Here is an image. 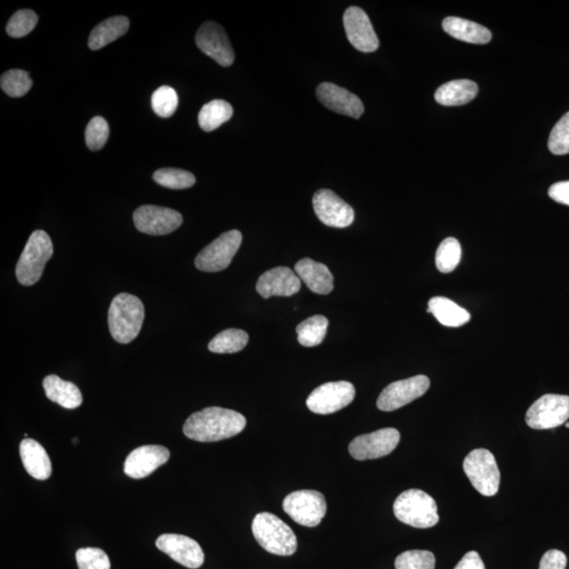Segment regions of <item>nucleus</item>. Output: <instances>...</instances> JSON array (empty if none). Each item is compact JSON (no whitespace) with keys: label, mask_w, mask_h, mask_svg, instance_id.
Listing matches in <instances>:
<instances>
[{"label":"nucleus","mask_w":569,"mask_h":569,"mask_svg":"<svg viewBox=\"0 0 569 569\" xmlns=\"http://www.w3.org/2000/svg\"><path fill=\"white\" fill-rule=\"evenodd\" d=\"M246 424V417L238 411L208 407L188 417L184 433L187 438L208 443L235 437L244 431Z\"/></svg>","instance_id":"f257e3e1"},{"label":"nucleus","mask_w":569,"mask_h":569,"mask_svg":"<svg viewBox=\"0 0 569 569\" xmlns=\"http://www.w3.org/2000/svg\"><path fill=\"white\" fill-rule=\"evenodd\" d=\"M144 307L137 296L119 293L113 299L108 312L109 330L115 341L129 344L142 330Z\"/></svg>","instance_id":"f03ea898"},{"label":"nucleus","mask_w":569,"mask_h":569,"mask_svg":"<svg viewBox=\"0 0 569 569\" xmlns=\"http://www.w3.org/2000/svg\"><path fill=\"white\" fill-rule=\"evenodd\" d=\"M252 532L260 547L272 555L293 556L298 549V538L292 528L274 513H258Z\"/></svg>","instance_id":"7ed1b4c3"},{"label":"nucleus","mask_w":569,"mask_h":569,"mask_svg":"<svg viewBox=\"0 0 569 569\" xmlns=\"http://www.w3.org/2000/svg\"><path fill=\"white\" fill-rule=\"evenodd\" d=\"M395 516L416 529H431L439 522L438 505L433 496L420 489H409L393 504Z\"/></svg>","instance_id":"20e7f679"},{"label":"nucleus","mask_w":569,"mask_h":569,"mask_svg":"<svg viewBox=\"0 0 569 569\" xmlns=\"http://www.w3.org/2000/svg\"><path fill=\"white\" fill-rule=\"evenodd\" d=\"M54 248L49 234L36 230L16 265V277L23 286H33L44 274L45 266L53 256Z\"/></svg>","instance_id":"39448f33"},{"label":"nucleus","mask_w":569,"mask_h":569,"mask_svg":"<svg viewBox=\"0 0 569 569\" xmlns=\"http://www.w3.org/2000/svg\"><path fill=\"white\" fill-rule=\"evenodd\" d=\"M465 475L472 486L486 496H493L499 492L501 475L492 452L484 448L472 451L463 463Z\"/></svg>","instance_id":"423d86ee"},{"label":"nucleus","mask_w":569,"mask_h":569,"mask_svg":"<svg viewBox=\"0 0 569 569\" xmlns=\"http://www.w3.org/2000/svg\"><path fill=\"white\" fill-rule=\"evenodd\" d=\"M283 510L294 522L316 528L326 516L327 503L323 494L317 490H298L284 498Z\"/></svg>","instance_id":"0eeeda50"},{"label":"nucleus","mask_w":569,"mask_h":569,"mask_svg":"<svg viewBox=\"0 0 569 569\" xmlns=\"http://www.w3.org/2000/svg\"><path fill=\"white\" fill-rule=\"evenodd\" d=\"M241 241L243 235L239 230H230L223 233L197 254L196 267L204 272L225 270L239 251Z\"/></svg>","instance_id":"6e6552de"},{"label":"nucleus","mask_w":569,"mask_h":569,"mask_svg":"<svg viewBox=\"0 0 569 569\" xmlns=\"http://www.w3.org/2000/svg\"><path fill=\"white\" fill-rule=\"evenodd\" d=\"M569 419V397L545 395L531 405L526 414V424L538 431L563 425Z\"/></svg>","instance_id":"1a4fd4ad"},{"label":"nucleus","mask_w":569,"mask_h":569,"mask_svg":"<svg viewBox=\"0 0 569 569\" xmlns=\"http://www.w3.org/2000/svg\"><path fill=\"white\" fill-rule=\"evenodd\" d=\"M355 397V386L346 381H338L319 386L308 397L306 403L314 414L330 415L347 407Z\"/></svg>","instance_id":"9d476101"},{"label":"nucleus","mask_w":569,"mask_h":569,"mask_svg":"<svg viewBox=\"0 0 569 569\" xmlns=\"http://www.w3.org/2000/svg\"><path fill=\"white\" fill-rule=\"evenodd\" d=\"M139 232L149 235L171 234L183 223V215L171 208L144 205L133 214Z\"/></svg>","instance_id":"9b49d317"},{"label":"nucleus","mask_w":569,"mask_h":569,"mask_svg":"<svg viewBox=\"0 0 569 569\" xmlns=\"http://www.w3.org/2000/svg\"><path fill=\"white\" fill-rule=\"evenodd\" d=\"M399 439L401 434L396 428L380 429V431L356 437L349 445V452L359 461L383 458L396 450Z\"/></svg>","instance_id":"f8f14e48"},{"label":"nucleus","mask_w":569,"mask_h":569,"mask_svg":"<svg viewBox=\"0 0 569 569\" xmlns=\"http://www.w3.org/2000/svg\"><path fill=\"white\" fill-rule=\"evenodd\" d=\"M431 387V381L426 375H416L407 380L397 381L381 393L377 407L380 410L390 411L404 407L415 399L425 395Z\"/></svg>","instance_id":"ddd939ff"},{"label":"nucleus","mask_w":569,"mask_h":569,"mask_svg":"<svg viewBox=\"0 0 569 569\" xmlns=\"http://www.w3.org/2000/svg\"><path fill=\"white\" fill-rule=\"evenodd\" d=\"M196 42L201 50L223 66H230L234 63L235 54L228 35L219 23L206 22L197 30Z\"/></svg>","instance_id":"4468645a"},{"label":"nucleus","mask_w":569,"mask_h":569,"mask_svg":"<svg viewBox=\"0 0 569 569\" xmlns=\"http://www.w3.org/2000/svg\"><path fill=\"white\" fill-rule=\"evenodd\" d=\"M313 209L319 220L326 226L346 228L355 221V211L350 205L329 189L314 193Z\"/></svg>","instance_id":"2eb2a0df"},{"label":"nucleus","mask_w":569,"mask_h":569,"mask_svg":"<svg viewBox=\"0 0 569 569\" xmlns=\"http://www.w3.org/2000/svg\"><path fill=\"white\" fill-rule=\"evenodd\" d=\"M343 22L347 39L356 50L372 53L379 49L378 36L364 10L359 7L348 8L345 11Z\"/></svg>","instance_id":"dca6fc26"},{"label":"nucleus","mask_w":569,"mask_h":569,"mask_svg":"<svg viewBox=\"0 0 569 569\" xmlns=\"http://www.w3.org/2000/svg\"><path fill=\"white\" fill-rule=\"evenodd\" d=\"M156 547L179 565L197 569L204 565L205 555L199 544L189 537L165 534L157 538Z\"/></svg>","instance_id":"f3484780"},{"label":"nucleus","mask_w":569,"mask_h":569,"mask_svg":"<svg viewBox=\"0 0 569 569\" xmlns=\"http://www.w3.org/2000/svg\"><path fill=\"white\" fill-rule=\"evenodd\" d=\"M171 459V451L161 445H144L136 448L127 457L124 471L132 479H143L153 474Z\"/></svg>","instance_id":"a211bd4d"},{"label":"nucleus","mask_w":569,"mask_h":569,"mask_svg":"<svg viewBox=\"0 0 569 569\" xmlns=\"http://www.w3.org/2000/svg\"><path fill=\"white\" fill-rule=\"evenodd\" d=\"M317 96L326 108L336 113L353 118H360L364 113V105L358 96L337 84L320 83L317 89Z\"/></svg>","instance_id":"6ab92c4d"},{"label":"nucleus","mask_w":569,"mask_h":569,"mask_svg":"<svg viewBox=\"0 0 569 569\" xmlns=\"http://www.w3.org/2000/svg\"><path fill=\"white\" fill-rule=\"evenodd\" d=\"M301 280L298 275L288 267H276L259 276L257 292L262 298L271 296H292L301 290Z\"/></svg>","instance_id":"aec40b11"},{"label":"nucleus","mask_w":569,"mask_h":569,"mask_svg":"<svg viewBox=\"0 0 569 569\" xmlns=\"http://www.w3.org/2000/svg\"><path fill=\"white\" fill-rule=\"evenodd\" d=\"M294 270L312 293L329 294L334 290V276L326 265L311 258H302L296 263Z\"/></svg>","instance_id":"412c9836"},{"label":"nucleus","mask_w":569,"mask_h":569,"mask_svg":"<svg viewBox=\"0 0 569 569\" xmlns=\"http://www.w3.org/2000/svg\"><path fill=\"white\" fill-rule=\"evenodd\" d=\"M20 451L23 468L30 476L40 481L49 479L52 474L50 458L39 442L28 438L23 440Z\"/></svg>","instance_id":"4be33fe9"},{"label":"nucleus","mask_w":569,"mask_h":569,"mask_svg":"<svg viewBox=\"0 0 569 569\" xmlns=\"http://www.w3.org/2000/svg\"><path fill=\"white\" fill-rule=\"evenodd\" d=\"M44 390L48 398L66 409H75L83 404V395L78 387L56 374L44 380Z\"/></svg>","instance_id":"5701e85b"},{"label":"nucleus","mask_w":569,"mask_h":569,"mask_svg":"<svg viewBox=\"0 0 569 569\" xmlns=\"http://www.w3.org/2000/svg\"><path fill=\"white\" fill-rule=\"evenodd\" d=\"M443 29L447 34L456 39L470 44L486 45L492 40V32L479 23L460 17H447L443 21Z\"/></svg>","instance_id":"b1692460"},{"label":"nucleus","mask_w":569,"mask_h":569,"mask_svg":"<svg viewBox=\"0 0 569 569\" xmlns=\"http://www.w3.org/2000/svg\"><path fill=\"white\" fill-rule=\"evenodd\" d=\"M479 87L469 80L448 82L435 91L434 100L442 106L452 107L468 104L475 100Z\"/></svg>","instance_id":"393cba45"},{"label":"nucleus","mask_w":569,"mask_h":569,"mask_svg":"<svg viewBox=\"0 0 569 569\" xmlns=\"http://www.w3.org/2000/svg\"><path fill=\"white\" fill-rule=\"evenodd\" d=\"M130 21L126 16H114L96 26L89 36L91 50L98 51L128 32Z\"/></svg>","instance_id":"a878e982"},{"label":"nucleus","mask_w":569,"mask_h":569,"mask_svg":"<svg viewBox=\"0 0 569 569\" xmlns=\"http://www.w3.org/2000/svg\"><path fill=\"white\" fill-rule=\"evenodd\" d=\"M427 311L433 313L434 318L446 327L463 326L471 319L468 311L459 306L457 302L442 296H435L429 301Z\"/></svg>","instance_id":"bb28decb"},{"label":"nucleus","mask_w":569,"mask_h":569,"mask_svg":"<svg viewBox=\"0 0 569 569\" xmlns=\"http://www.w3.org/2000/svg\"><path fill=\"white\" fill-rule=\"evenodd\" d=\"M233 108L228 101L215 100L206 104L198 113L199 127L205 132H212L232 118Z\"/></svg>","instance_id":"cd10ccee"},{"label":"nucleus","mask_w":569,"mask_h":569,"mask_svg":"<svg viewBox=\"0 0 569 569\" xmlns=\"http://www.w3.org/2000/svg\"><path fill=\"white\" fill-rule=\"evenodd\" d=\"M249 336L241 329H227L220 332L210 341L208 348L214 354H236L243 350Z\"/></svg>","instance_id":"c85d7f7f"},{"label":"nucleus","mask_w":569,"mask_h":569,"mask_svg":"<svg viewBox=\"0 0 569 569\" xmlns=\"http://www.w3.org/2000/svg\"><path fill=\"white\" fill-rule=\"evenodd\" d=\"M328 320L324 316H313L296 327L298 341L302 346H318L324 341L328 329Z\"/></svg>","instance_id":"c756f323"},{"label":"nucleus","mask_w":569,"mask_h":569,"mask_svg":"<svg viewBox=\"0 0 569 569\" xmlns=\"http://www.w3.org/2000/svg\"><path fill=\"white\" fill-rule=\"evenodd\" d=\"M462 258V248L459 241L447 238L442 241L435 253V265L442 274H451L458 267Z\"/></svg>","instance_id":"7c9ffc66"},{"label":"nucleus","mask_w":569,"mask_h":569,"mask_svg":"<svg viewBox=\"0 0 569 569\" xmlns=\"http://www.w3.org/2000/svg\"><path fill=\"white\" fill-rule=\"evenodd\" d=\"M157 184L173 190H183L196 184V177L189 171L177 168H162L153 174Z\"/></svg>","instance_id":"2f4dec72"},{"label":"nucleus","mask_w":569,"mask_h":569,"mask_svg":"<svg viewBox=\"0 0 569 569\" xmlns=\"http://www.w3.org/2000/svg\"><path fill=\"white\" fill-rule=\"evenodd\" d=\"M33 82L26 71L9 70L4 72L0 80V86L11 98H22L32 88Z\"/></svg>","instance_id":"473e14b6"},{"label":"nucleus","mask_w":569,"mask_h":569,"mask_svg":"<svg viewBox=\"0 0 569 569\" xmlns=\"http://www.w3.org/2000/svg\"><path fill=\"white\" fill-rule=\"evenodd\" d=\"M151 105L159 117L165 118L172 117L179 106L177 91L168 86L157 89L151 98Z\"/></svg>","instance_id":"72a5a7b5"},{"label":"nucleus","mask_w":569,"mask_h":569,"mask_svg":"<svg viewBox=\"0 0 569 569\" xmlns=\"http://www.w3.org/2000/svg\"><path fill=\"white\" fill-rule=\"evenodd\" d=\"M39 17L32 10H20L10 18L7 33L11 38L21 39L31 33L38 25Z\"/></svg>","instance_id":"f704fd0d"},{"label":"nucleus","mask_w":569,"mask_h":569,"mask_svg":"<svg viewBox=\"0 0 569 569\" xmlns=\"http://www.w3.org/2000/svg\"><path fill=\"white\" fill-rule=\"evenodd\" d=\"M396 569H434L435 556L428 550H408L398 556Z\"/></svg>","instance_id":"c9c22d12"},{"label":"nucleus","mask_w":569,"mask_h":569,"mask_svg":"<svg viewBox=\"0 0 569 569\" xmlns=\"http://www.w3.org/2000/svg\"><path fill=\"white\" fill-rule=\"evenodd\" d=\"M548 148L555 155L569 153V112L563 115L550 132Z\"/></svg>","instance_id":"e433bc0d"},{"label":"nucleus","mask_w":569,"mask_h":569,"mask_svg":"<svg viewBox=\"0 0 569 569\" xmlns=\"http://www.w3.org/2000/svg\"><path fill=\"white\" fill-rule=\"evenodd\" d=\"M78 569H110V560L104 550L86 547L76 552Z\"/></svg>","instance_id":"4c0bfd02"},{"label":"nucleus","mask_w":569,"mask_h":569,"mask_svg":"<svg viewBox=\"0 0 569 569\" xmlns=\"http://www.w3.org/2000/svg\"><path fill=\"white\" fill-rule=\"evenodd\" d=\"M109 125L107 120L101 117H95L90 120L86 128V144L90 150L99 151L104 148L108 142Z\"/></svg>","instance_id":"58836bf2"},{"label":"nucleus","mask_w":569,"mask_h":569,"mask_svg":"<svg viewBox=\"0 0 569 569\" xmlns=\"http://www.w3.org/2000/svg\"><path fill=\"white\" fill-rule=\"evenodd\" d=\"M566 565L565 554L562 553L561 550L552 549L544 554L538 569H565Z\"/></svg>","instance_id":"ea45409f"},{"label":"nucleus","mask_w":569,"mask_h":569,"mask_svg":"<svg viewBox=\"0 0 569 569\" xmlns=\"http://www.w3.org/2000/svg\"><path fill=\"white\" fill-rule=\"evenodd\" d=\"M548 196L556 203L569 206V180L554 184L549 188Z\"/></svg>","instance_id":"a19ab883"},{"label":"nucleus","mask_w":569,"mask_h":569,"mask_svg":"<svg viewBox=\"0 0 569 569\" xmlns=\"http://www.w3.org/2000/svg\"><path fill=\"white\" fill-rule=\"evenodd\" d=\"M455 569H486V565H484L479 554L469 552L458 563Z\"/></svg>","instance_id":"79ce46f5"},{"label":"nucleus","mask_w":569,"mask_h":569,"mask_svg":"<svg viewBox=\"0 0 569 569\" xmlns=\"http://www.w3.org/2000/svg\"><path fill=\"white\" fill-rule=\"evenodd\" d=\"M77 442H78V440H77L76 438H75V439H74V444H76V443H77Z\"/></svg>","instance_id":"37998d69"},{"label":"nucleus","mask_w":569,"mask_h":569,"mask_svg":"<svg viewBox=\"0 0 569 569\" xmlns=\"http://www.w3.org/2000/svg\"><path fill=\"white\" fill-rule=\"evenodd\" d=\"M565 426L569 428V423L566 422Z\"/></svg>","instance_id":"c03bdc74"}]
</instances>
